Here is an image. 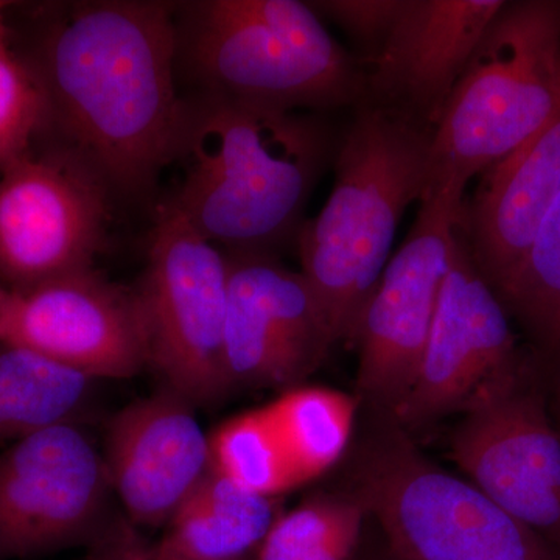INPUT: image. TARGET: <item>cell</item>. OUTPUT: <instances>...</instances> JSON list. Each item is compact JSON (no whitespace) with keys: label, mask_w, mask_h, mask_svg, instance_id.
<instances>
[{"label":"cell","mask_w":560,"mask_h":560,"mask_svg":"<svg viewBox=\"0 0 560 560\" xmlns=\"http://www.w3.org/2000/svg\"><path fill=\"white\" fill-rule=\"evenodd\" d=\"M194 404L165 388L117 412L106 434L105 467L132 525L171 522L210 470L209 436Z\"/></svg>","instance_id":"16"},{"label":"cell","mask_w":560,"mask_h":560,"mask_svg":"<svg viewBox=\"0 0 560 560\" xmlns=\"http://www.w3.org/2000/svg\"><path fill=\"white\" fill-rule=\"evenodd\" d=\"M463 412L451 447L466 480L560 547V438L540 401L515 377Z\"/></svg>","instance_id":"12"},{"label":"cell","mask_w":560,"mask_h":560,"mask_svg":"<svg viewBox=\"0 0 560 560\" xmlns=\"http://www.w3.org/2000/svg\"><path fill=\"white\" fill-rule=\"evenodd\" d=\"M5 9L7 3L0 2V43L3 40H9V35H7V25H5Z\"/></svg>","instance_id":"28"},{"label":"cell","mask_w":560,"mask_h":560,"mask_svg":"<svg viewBox=\"0 0 560 560\" xmlns=\"http://www.w3.org/2000/svg\"><path fill=\"white\" fill-rule=\"evenodd\" d=\"M355 499L381 523L397 560H556L536 530L405 438L368 452Z\"/></svg>","instance_id":"6"},{"label":"cell","mask_w":560,"mask_h":560,"mask_svg":"<svg viewBox=\"0 0 560 560\" xmlns=\"http://www.w3.org/2000/svg\"><path fill=\"white\" fill-rule=\"evenodd\" d=\"M27 61L61 149L110 194L149 191L173 161L183 114L175 7L77 3L47 25Z\"/></svg>","instance_id":"1"},{"label":"cell","mask_w":560,"mask_h":560,"mask_svg":"<svg viewBox=\"0 0 560 560\" xmlns=\"http://www.w3.org/2000/svg\"><path fill=\"white\" fill-rule=\"evenodd\" d=\"M515 377L510 319L475 264L460 215L418 377L397 418L410 429L427 425L466 410L482 393Z\"/></svg>","instance_id":"11"},{"label":"cell","mask_w":560,"mask_h":560,"mask_svg":"<svg viewBox=\"0 0 560 560\" xmlns=\"http://www.w3.org/2000/svg\"><path fill=\"white\" fill-rule=\"evenodd\" d=\"M11 298H13V293L0 283V341L5 340L7 326H9Z\"/></svg>","instance_id":"27"},{"label":"cell","mask_w":560,"mask_h":560,"mask_svg":"<svg viewBox=\"0 0 560 560\" xmlns=\"http://www.w3.org/2000/svg\"><path fill=\"white\" fill-rule=\"evenodd\" d=\"M279 514L275 497L249 492L210 467L151 552L156 560H250Z\"/></svg>","instance_id":"18"},{"label":"cell","mask_w":560,"mask_h":560,"mask_svg":"<svg viewBox=\"0 0 560 560\" xmlns=\"http://www.w3.org/2000/svg\"><path fill=\"white\" fill-rule=\"evenodd\" d=\"M464 201L453 194L420 201L415 224L382 272L353 337L361 394L394 412L418 377Z\"/></svg>","instance_id":"10"},{"label":"cell","mask_w":560,"mask_h":560,"mask_svg":"<svg viewBox=\"0 0 560 560\" xmlns=\"http://www.w3.org/2000/svg\"><path fill=\"white\" fill-rule=\"evenodd\" d=\"M178 66L200 94L287 113L364 97V72L300 0H205L176 9Z\"/></svg>","instance_id":"4"},{"label":"cell","mask_w":560,"mask_h":560,"mask_svg":"<svg viewBox=\"0 0 560 560\" xmlns=\"http://www.w3.org/2000/svg\"><path fill=\"white\" fill-rule=\"evenodd\" d=\"M335 151L316 114L200 94L183 102L173 153L183 178L171 200L224 253L272 254L296 241Z\"/></svg>","instance_id":"2"},{"label":"cell","mask_w":560,"mask_h":560,"mask_svg":"<svg viewBox=\"0 0 560 560\" xmlns=\"http://www.w3.org/2000/svg\"><path fill=\"white\" fill-rule=\"evenodd\" d=\"M560 103V2H504L451 95L431 142L425 190L464 197L474 176L510 156Z\"/></svg>","instance_id":"5"},{"label":"cell","mask_w":560,"mask_h":560,"mask_svg":"<svg viewBox=\"0 0 560 560\" xmlns=\"http://www.w3.org/2000/svg\"><path fill=\"white\" fill-rule=\"evenodd\" d=\"M138 294L147 338V364L194 405L230 390L224 327L230 259L200 234L175 202L158 206L149 261Z\"/></svg>","instance_id":"7"},{"label":"cell","mask_w":560,"mask_h":560,"mask_svg":"<svg viewBox=\"0 0 560 560\" xmlns=\"http://www.w3.org/2000/svg\"><path fill=\"white\" fill-rule=\"evenodd\" d=\"M366 515L357 499L313 497L279 514L250 560H352Z\"/></svg>","instance_id":"21"},{"label":"cell","mask_w":560,"mask_h":560,"mask_svg":"<svg viewBox=\"0 0 560 560\" xmlns=\"http://www.w3.org/2000/svg\"><path fill=\"white\" fill-rule=\"evenodd\" d=\"M86 560H156L151 548L145 544L132 523L110 522L101 539L91 547Z\"/></svg>","instance_id":"26"},{"label":"cell","mask_w":560,"mask_h":560,"mask_svg":"<svg viewBox=\"0 0 560 560\" xmlns=\"http://www.w3.org/2000/svg\"><path fill=\"white\" fill-rule=\"evenodd\" d=\"M320 20L334 21L355 44L360 65L378 50L399 13L401 0H320L308 2Z\"/></svg>","instance_id":"25"},{"label":"cell","mask_w":560,"mask_h":560,"mask_svg":"<svg viewBox=\"0 0 560 560\" xmlns=\"http://www.w3.org/2000/svg\"><path fill=\"white\" fill-rule=\"evenodd\" d=\"M5 340L70 370L128 378L147 364L138 294L114 285L94 267L11 291Z\"/></svg>","instance_id":"14"},{"label":"cell","mask_w":560,"mask_h":560,"mask_svg":"<svg viewBox=\"0 0 560 560\" xmlns=\"http://www.w3.org/2000/svg\"><path fill=\"white\" fill-rule=\"evenodd\" d=\"M503 0H401L378 50L361 65V102L436 131L478 40Z\"/></svg>","instance_id":"15"},{"label":"cell","mask_w":560,"mask_h":560,"mask_svg":"<svg viewBox=\"0 0 560 560\" xmlns=\"http://www.w3.org/2000/svg\"><path fill=\"white\" fill-rule=\"evenodd\" d=\"M560 195V103L510 156L481 173L463 226L478 270L500 294L522 267Z\"/></svg>","instance_id":"17"},{"label":"cell","mask_w":560,"mask_h":560,"mask_svg":"<svg viewBox=\"0 0 560 560\" xmlns=\"http://www.w3.org/2000/svg\"><path fill=\"white\" fill-rule=\"evenodd\" d=\"M49 116L38 77L25 58L0 43V171L32 153Z\"/></svg>","instance_id":"24"},{"label":"cell","mask_w":560,"mask_h":560,"mask_svg":"<svg viewBox=\"0 0 560 560\" xmlns=\"http://www.w3.org/2000/svg\"><path fill=\"white\" fill-rule=\"evenodd\" d=\"M499 296L548 345L560 348V195L522 267Z\"/></svg>","instance_id":"23"},{"label":"cell","mask_w":560,"mask_h":560,"mask_svg":"<svg viewBox=\"0 0 560 560\" xmlns=\"http://www.w3.org/2000/svg\"><path fill=\"white\" fill-rule=\"evenodd\" d=\"M94 382L35 350L0 341V441L77 423Z\"/></svg>","instance_id":"19"},{"label":"cell","mask_w":560,"mask_h":560,"mask_svg":"<svg viewBox=\"0 0 560 560\" xmlns=\"http://www.w3.org/2000/svg\"><path fill=\"white\" fill-rule=\"evenodd\" d=\"M226 254L230 389L293 385L307 377L335 342L304 275L283 267L272 254Z\"/></svg>","instance_id":"13"},{"label":"cell","mask_w":560,"mask_h":560,"mask_svg":"<svg viewBox=\"0 0 560 560\" xmlns=\"http://www.w3.org/2000/svg\"><path fill=\"white\" fill-rule=\"evenodd\" d=\"M209 444L210 467L249 492L276 499L301 486L265 407L221 423Z\"/></svg>","instance_id":"22"},{"label":"cell","mask_w":560,"mask_h":560,"mask_svg":"<svg viewBox=\"0 0 560 560\" xmlns=\"http://www.w3.org/2000/svg\"><path fill=\"white\" fill-rule=\"evenodd\" d=\"M301 485L340 460L355 422L357 401L341 390L301 386L265 407Z\"/></svg>","instance_id":"20"},{"label":"cell","mask_w":560,"mask_h":560,"mask_svg":"<svg viewBox=\"0 0 560 560\" xmlns=\"http://www.w3.org/2000/svg\"><path fill=\"white\" fill-rule=\"evenodd\" d=\"M108 187L70 151L0 171V283L10 291L92 268L105 242Z\"/></svg>","instance_id":"8"},{"label":"cell","mask_w":560,"mask_h":560,"mask_svg":"<svg viewBox=\"0 0 560 560\" xmlns=\"http://www.w3.org/2000/svg\"><path fill=\"white\" fill-rule=\"evenodd\" d=\"M434 130L360 102L335 151L329 200L296 235L302 275L335 345H352L401 217L425 190Z\"/></svg>","instance_id":"3"},{"label":"cell","mask_w":560,"mask_h":560,"mask_svg":"<svg viewBox=\"0 0 560 560\" xmlns=\"http://www.w3.org/2000/svg\"><path fill=\"white\" fill-rule=\"evenodd\" d=\"M110 482L105 459L77 423L14 441L0 453V560L95 544Z\"/></svg>","instance_id":"9"}]
</instances>
